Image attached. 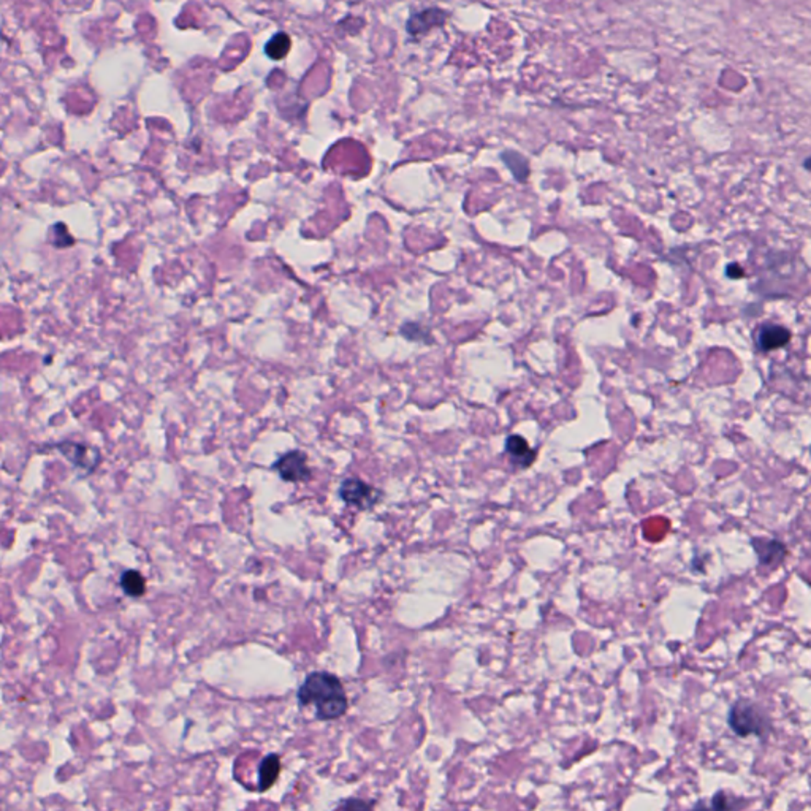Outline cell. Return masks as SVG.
Segmentation results:
<instances>
[{
    "instance_id": "6da1fadb",
    "label": "cell",
    "mask_w": 811,
    "mask_h": 811,
    "mask_svg": "<svg viewBox=\"0 0 811 811\" xmlns=\"http://www.w3.org/2000/svg\"><path fill=\"white\" fill-rule=\"evenodd\" d=\"M300 705H314L316 718L320 721H333L347 711V696L338 677L328 672H314L306 677L297 693Z\"/></svg>"
},
{
    "instance_id": "7a4b0ae2",
    "label": "cell",
    "mask_w": 811,
    "mask_h": 811,
    "mask_svg": "<svg viewBox=\"0 0 811 811\" xmlns=\"http://www.w3.org/2000/svg\"><path fill=\"white\" fill-rule=\"evenodd\" d=\"M729 727L739 735V737H766L770 731L768 718L756 704L748 700H737L729 710L727 715Z\"/></svg>"
},
{
    "instance_id": "3957f363",
    "label": "cell",
    "mask_w": 811,
    "mask_h": 811,
    "mask_svg": "<svg viewBox=\"0 0 811 811\" xmlns=\"http://www.w3.org/2000/svg\"><path fill=\"white\" fill-rule=\"evenodd\" d=\"M275 471L286 482H308L312 477L311 468L308 466V455L301 450H292L284 454L273 465Z\"/></svg>"
},
{
    "instance_id": "277c9868",
    "label": "cell",
    "mask_w": 811,
    "mask_h": 811,
    "mask_svg": "<svg viewBox=\"0 0 811 811\" xmlns=\"http://www.w3.org/2000/svg\"><path fill=\"white\" fill-rule=\"evenodd\" d=\"M382 493L374 488V486L368 485L360 479L350 477L343 480L339 486V497L346 504L355 506L358 509H369L373 507L376 502L380 500Z\"/></svg>"
},
{
    "instance_id": "5b68a950",
    "label": "cell",
    "mask_w": 811,
    "mask_h": 811,
    "mask_svg": "<svg viewBox=\"0 0 811 811\" xmlns=\"http://www.w3.org/2000/svg\"><path fill=\"white\" fill-rule=\"evenodd\" d=\"M56 449L59 450L75 468H78L79 471H84L86 474L94 472L97 466L100 465L102 456L98 454V450L95 447H91V445L65 441L57 444Z\"/></svg>"
},
{
    "instance_id": "8992f818",
    "label": "cell",
    "mask_w": 811,
    "mask_h": 811,
    "mask_svg": "<svg viewBox=\"0 0 811 811\" xmlns=\"http://www.w3.org/2000/svg\"><path fill=\"white\" fill-rule=\"evenodd\" d=\"M752 548H755V552L757 555V559H759V564L766 566V567H776L783 563V559L786 558V553H787V548L786 546L781 541H776V539H764V537H757V539H752Z\"/></svg>"
},
{
    "instance_id": "52a82bcc",
    "label": "cell",
    "mask_w": 811,
    "mask_h": 811,
    "mask_svg": "<svg viewBox=\"0 0 811 811\" xmlns=\"http://www.w3.org/2000/svg\"><path fill=\"white\" fill-rule=\"evenodd\" d=\"M791 339V332L785 327L776 325V323H764L759 327L756 333V346L759 350L768 352L780 349V347L786 346Z\"/></svg>"
},
{
    "instance_id": "ba28073f",
    "label": "cell",
    "mask_w": 811,
    "mask_h": 811,
    "mask_svg": "<svg viewBox=\"0 0 811 811\" xmlns=\"http://www.w3.org/2000/svg\"><path fill=\"white\" fill-rule=\"evenodd\" d=\"M445 18H447L445 11L438 8H428L425 11H420V13L410 16L406 29H408V32L412 37H419L424 36V33H426L433 27L442 26L445 22Z\"/></svg>"
},
{
    "instance_id": "9c48e42d",
    "label": "cell",
    "mask_w": 811,
    "mask_h": 811,
    "mask_svg": "<svg viewBox=\"0 0 811 811\" xmlns=\"http://www.w3.org/2000/svg\"><path fill=\"white\" fill-rule=\"evenodd\" d=\"M506 451L511 456V460L521 468H528L536 460V451L532 450L525 438L512 434L506 441Z\"/></svg>"
},
{
    "instance_id": "30bf717a",
    "label": "cell",
    "mask_w": 811,
    "mask_h": 811,
    "mask_svg": "<svg viewBox=\"0 0 811 811\" xmlns=\"http://www.w3.org/2000/svg\"><path fill=\"white\" fill-rule=\"evenodd\" d=\"M281 772V757L277 755H268L258 768V787L260 791L270 789L276 783Z\"/></svg>"
},
{
    "instance_id": "8fae6325",
    "label": "cell",
    "mask_w": 811,
    "mask_h": 811,
    "mask_svg": "<svg viewBox=\"0 0 811 811\" xmlns=\"http://www.w3.org/2000/svg\"><path fill=\"white\" fill-rule=\"evenodd\" d=\"M119 585L129 598H141L146 593V578L135 569L124 571Z\"/></svg>"
},
{
    "instance_id": "7c38bea8",
    "label": "cell",
    "mask_w": 811,
    "mask_h": 811,
    "mask_svg": "<svg viewBox=\"0 0 811 811\" xmlns=\"http://www.w3.org/2000/svg\"><path fill=\"white\" fill-rule=\"evenodd\" d=\"M291 46H292L291 37H288L286 32H277L276 36H273V38H270L268 43L265 45V53L270 59L281 61L288 54Z\"/></svg>"
},
{
    "instance_id": "4fadbf2b",
    "label": "cell",
    "mask_w": 811,
    "mask_h": 811,
    "mask_svg": "<svg viewBox=\"0 0 811 811\" xmlns=\"http://www.w3.org/2000/svg\"><path fill=\"white\" fill-rule=\"evenodd\" d=\"M501 157L506 162V165L511 168L515 179H518V181H526V178L530 175V167L523 155L513 153V150H506V153H502Z\"/></svg>"
},
{
    "instance_id": "5bb4252c",
    "label": "cell",
    "mask_w": 811,
    "mask_h": 811,
    "mask_svg": "<svg viewBox=\"0 0 811 811\" xmlns=\"http://www.w3.org/2000/svg\"><path fill=\"white\" fill-rule=\"evenodd\" d=\"M399 332H401V334L404 336L406 339L414 341V343H425V344L433 343L430 330L422 325V323H419V322H406Z\"/></svg>"
},
{
    "instance_id": "9a60e30c",
    "label": "cell",
    "mask_w": 811,
    "mask_h": 811,
    "mask_svg": "<svg viewBox=\"0 0 811 811\" xmlns=\"http://www.w3.org/2000/svg\"><path fill=\"white\" fill-rule=\"evenodd\" d=\"M711 807L718 808V810H724V808H734L735 805L727 802L726 794H724V792H718L716 796L713 797V802H711Z\"/></svg>"
},
{
    "instance_id": "2e32d148",
    "label": "cell",
    "mask_w": 811,
    "mask_h": 811,
    "mask_svg": "<svg viewBox=\"0 0 811 811\" xmlns=\"http://www.w3.org/2000/svg\"><path fill=\"white\" fill-rule=\"evenodd\" d=\"M726 273L731 279H739V277H743V268L739 263H731L727 266Z\"/></svg>"
},
{
    "instance_id": "e0dca14e",
    "label": "cell",
    "mask_w": 811,
    "mask_h": 811,
    "mask_svg": "<svg viewBox=\"0 0 811 811\" xmlns=\"http://www.w3.org/2000/svg\"><path fill=\"white\" fill-rule=\"evenodd\" d=\"M341 807H343V808H352V807H368V808H369V807H373V805H371V803H364V802H346V803L341 805Z\"/></svg>"
}]
</instances>
